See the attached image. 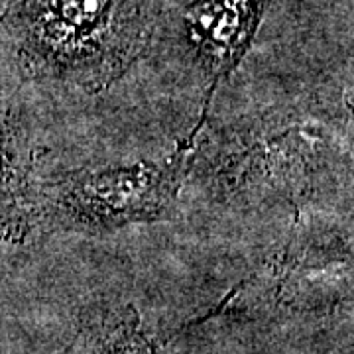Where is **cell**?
Returning a JSON list of instances; mask_svg holds the SVG:
<instances>
[{
  "label": "cell",
  "mask_w": 354,
  "mask_h": 354,
  "mask_svg": "<svg viewBox=\"0 0 354 354\" xmlns=\"http://www.w3.org/2000/svg\"><path fill=\"white\" fill-rule=\"evenodd\" d=\"M162 0H12L6 24L36 75L101 88L152 36Z\"/></svg>",
  "instance_id": "cell-1"
},
{
  "label": "cell",
  "mask_w": 354,
  "mask_h": 354,
  "mask_svg": "<svg viewBox=\"0 0 354 354\" xmlns=\"http://www.w3.org/2000/svg\"><path fill=\"white\" fill-rule=\"evenodd\" d=\"M30 164L22 130L0 111V241H20L30 227Z\"/></svg>",
  "instance_id": "cell-2"
},
{
  "label": "cell",
  "mask_w": 354,
  "mask_h": 354,
  "mask_svg": "<svg viewBox=\"0 0 354 354\" xmlns=\"http://www.w3.org/2000/svg\"><path fill=\"white\" fill-rule=\"evenodd\" d=\"M250 16V0H205L193 14V28L199 30L203 44L218 53L216 57H228L246 34Z\"/></svg>",
  "instance_id": "cell-3"
}]
</instances>
